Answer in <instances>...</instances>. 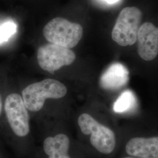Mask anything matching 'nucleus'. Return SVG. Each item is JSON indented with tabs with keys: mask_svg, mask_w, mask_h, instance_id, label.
<instances>
[{
	"mask_svg": "<svg viewBox=\"0 0 158 158\" xmlns=\"http://www.w3.org/2000/svg\"><path fill=\"white\" fill-rule=\"evenodd\" d=\"M79 129L85 135H90L91 145L97 151L103 154L113 152L116 139L114 132L102 124L87 113H83L77 119Z\"/></svg>",
	"mask_w": 158,
	"mask_h": 158,
	"instance_id": "7ed1b4c3",
	"label": "nucleus"
},
{
	"mask_svg": "<svg viewBox=\"0 0 158 158\" xmlns=\"http://www.w3.org/2000/svg\"><path fill=\"white\" fill-rule=\"evenodd\" d=\"M17 30L16 23L12 21L0 25V44L7 41L16 33Z\"/></svg>",
	"mask_w": 158,
	"mask_h": 158,
	"instance_id": "f8f14e48",
	"label": "nucleus"
},
{
	"mask_svg": "<svg viewBox=\"0 0 158 158\" xmlns=\"http://www.w3.org/2000/svg\"><path fill=\"white\" fill-rule=\"evenodd\" d=\"M142 18V12L135 6L125 7L121 10L112 31V39L119 45H134L137 36Z\"/></svg>",
	"mask_w": 158,
	"mask_h": 158,
	"instance_id": "39448f33",
	"label": "nucleus"
},
{
	"mask_svg": "<svg viewBox=\"0 0 158 158\" xmlns=\"http://www.w3.org/2000/svg\"><path fill=\"white\" fill-rule=\"evenodd\" d=\"M131 158V157H126V158Z\"/></svg>",
	"mask_w": 158,
	"mask_h": 158,
	"instance_id": "dca6fc26",
	"label": "nucleus"
},
{
	"mask_svg": "<svg viewBox=\"0 0 158 158\" xmlns=\"http://www.w3.org/2000/svg\"><path fill=\"white\" fill-rule=\"evenodd\" d=\"M125 150L131 156L139 158H158V137H135L127 142Z\"/></svg>",
	"mask_w": 158,
	"mask_h": 158,
	"instance_id": "1a4fd4ad",
	"label": "nucleus"
},
{
	"mask_svg": "<svg viewBox=\"0 0 158 158\" xmlns=\"http://www.w3.org/2000/svg\"><path fill=\"white\" fill-rule=\"evenodd\" d=\"M128 80L127 68L120 63H114L101 76L100 85L104 90H114L127 85Z\"/></svg>",
	"mask_w": 158,
	"mask_h": 158,
	"instance_id": "6e6552de",
	"label": "nucleus"
},
{
	"mask_svg": "<svg viewBox=\"0 0 158 158\" xmlns=\"http://www.w3.org/2000/svg\"><path fill=\"white\" fill-rule=\"evenodd\" d=\"M43 34L46 39L52 44L70 49L79 44L83 36V29L79 23L56 17L44 27Z\"/></svg>",
	"mask_w": 158,
	"mask_h": 158,
	"instance_id": "20e7f679",
	"label": "nucleus"
},
{
	"mask_svg": "<svg viewBox=\"0 0 158 158\" xmlns=\"http://www.w3.org/2000/svg\"><path fill=\"white\" fill-rule=\"evenodd\" d=\"M136 97L134 93L130 90L123 92L114 102V111L116 113H124L129 111L135 107Z\"/></svg>",
	"mask_w": 158,
	"mask_h": 158,
	"instance_id": "9b49d317",
	"label": "nucleus"
},
{
	"mask_svg": "<svg viewBox=\"0 0 158 158\" xmlns=\"http://www.w3.org/2000/svg\"><path fill=\"white\" fill-rule=\"evenodd\" d=\"M70 142L66 134L58 133L45 138L43 149L47 158H72L69 155Z\"/></svg>",
	"mask_w": 158,
	"mask_h": 158,
	"instance_id": "9d476101",
	"label": "nucleus"
},
{
	"mask_svg": "<svg viewBox=\"0 0 158 158\" xmlns=\"http://www.w3.org/2000/svg\"><path fill=\"white\" fill-rule=\"evenodd\" d=\"M5 115L2 134L12 139H21L31 132L30 117L23 97L17 93L7 95L4 103Z\"/></svg>",
	"mask_w": 158,
	"mask_h": 158,
	"instance_id": "f257e3e1",
	"label": "nucleus"
},
{
	"mask_svg": "<svg viewBox=\"0 0 158 158\" xmlns=\"http://www.w3.org/2000/svg\"><path fill=\"white\" fill-rule=\"evenodd\" d=\"M37 59L40 68L53 73L62 66L72 64L76 55L69 48L51 43L40 47Z\"/></svg>",
	"mask_w": 158,
	"mask_h": 158,
	"instance_id": "423d86ee",
	"label": "nucleus"
},
{
	"mask_svg": "<svg viewBox=\"0 0 158 158\" xmlns=\"http://www.w3.org/2000/svg\"><path fill=\"white\" fill-rule=\"evenodd\" d=\"M68 93L66 85L55 79H46L26 87L22 91V97L28 110L40 111L47 99H60Z\"/></svg>",
	"mask_w": 158,
	"mask_h": 158,
	"instance_id": "f03ea898",
	"label": "nucleus"
},
{
	"mask_svg": "<svg viewBox=\"0 0 158 158\" xmlns=\"http://www.w3.org/2000/svg\"><path fill=\"white\" fill-rule=\"evenodd\" d=\"M138 52L142 59L152 60L158 54V28L152 23H143L139 29Z\"/></svg>",
	"mask_w": 158,
	"mask_h": 158,
	"instance_id": "0eeeda50",
	"label": "nucleus"
},
{
	"mask_svg": "<svg viewBox=\"0 0 158 158\" xmlns=\"http://www.w3.org/2000/svg\"><path fill=\"white\" fill-rule=\"evenodd\" d=\"M4 111V104L2 99V97L0 94V132L3 133V122H2V113Z\"/></svg>",
	"mask_w": 158,
	"mask_h": 158,
	"instance_id": "ddd939ff",
	"label": "nucleus"
},
{
	"mask_svg": "<svg viewBox=\"0 0 158 158\" xmlns=\"http://www.w3.org/2000/svg\"><path fill=\"white\" fill-rule=\"evenodd\" d=\"M0 158H3V156H2V153L1 152H0Z\"/></svg>",
	"mask_w": 158,
	"mask_h": 158,
	"instance_id": "2eb2a0df",
	"label": "nucleus"
},
{
	"mask_svg": "<svg viewBox=\"0 0 158 158\" xmlns=\"http://www.w3.org/2000/svg\"><path fill=\"white\" fill-rule=\"evenodd\" d=\"M103 1L106 2L108 4H115V3L118 2L119 0H103Z\"/></svg>",
	"mask_w": 158,
	"mask_h": 158,
	"instance_id": "4468645a",
	"label": "nucleus"
}]
</instances>
